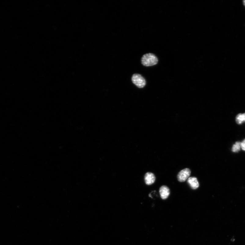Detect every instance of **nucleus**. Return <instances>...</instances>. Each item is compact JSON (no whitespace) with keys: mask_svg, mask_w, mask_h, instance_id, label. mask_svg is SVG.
I'll return each instance as SVG.
<instances>
[{"mask_svg":"<svg viewBox=\"0 0 245 245\" xmlns=\"http://www.w3.org/2000/svg\"><path fill=\"white\" fill-rule=\"evenodd\" d=\"M158 60L154 54L148 53L143 55L141 58V64L146 67H151L158 64Z\"/></svg>","mask_w":245,"mask_h":245,"instance_id":"1","label":"nucleus"},{"mask_svg":"<svg viewBox=\"0 0 245 245\" xmlns=\"http://www.w3.org/2000/svg\"><path fill=\"white\" fill-rule=\"evenodd\" d=\"M131 80L134 85L139 88H143L146 84V80L141 75L139 74H133L131 77Z\"/></svg>","mask_w":245,"mask_h":245,"instance_id":"2","label":"nucleus"},{"mask_svg":"<svg viewBox=\"0 0 245 245\" xmlns=\"http://www.w3.org/2000/svg\"><path fill=\"white\" fill-rule=\"evenodd\" d=\"M191 173V172L189 169L186 168L182 170L178 174V181L181 182L185 181L189 178Z\"/></svg>","mask_w":245,"mask_h":245,"instance_id":"3","label":"nucleus"},{"mask_svg":"<svg viewBox=\"0 0 245 245\" xmlns=\"http://www.w3.org/2000/svg\"><path fill=\"white\" fill-rule=\"evenodd\" d=\"M159 193L161 199H166L170 194L169 188L166 186H161L160 188Z\"/></svg>","mask_w":245,"mask_h":245,"instance_id":"4","label":"nucleus"},{"mask_svg":"<svg viewBox=\"0 0 245 245\" xmlns=\"http://www.w3.org/2000/svg\"><path fill=\"white\" fill-rule=\"evenodd\" d=\"M155 176L153 173L148 172L146 173L144 180L146 185H150L153 184L155 181Z\"/></svg>","mask_w":245,"mask_h":245,"instance_id":"5","label":"nucleus"},{"mask_svg":"<svg viewBox=\"0 0 245 245\" xmlns=\"http://www.w3.org/2000/svg\"><path fill=\"white\" fill-rule=\"evenodd\" d=\"M188 183L193 189H196L199 187V182L196 177H192L188 178Z\"/></svg>","mask_w":245,"mask_h":245,"instance_id":"6","label":"nucleus"},{"mask_svg":"<svg viewBox=\"0 0 245 245\" xmlns=\"http://www.w3.org/2000/svg\"><path fill=\"white\" fill-rule=\"evenodd\" d=\"M236 122L238 124H241L245 122V113H240L236 117Z\"/></svg>","mask_w":245,"mask_h":245,"instance_id":"7","label":"nucleus"},{"mask_svg":"<svg viewBox=\"0 0 245 245\" xmlns=\"http://www.w3.org/2000/svg\"><path fill=\"white\" fill-rule=\"evenodd\" d=\"M241 148V143L237 142L233 146L232 151L234 152H237L240 150Z\"/></svg>","mask_w":245,"mask_h":245,"instance_id":"8","label":"nucleus"},{"mask_svg":"<svg viewBox=\"0 0 245 245\" xmlns=\"http://www.w3.org/2000/svg\"><path fill=\"white\" fill-rule=\"evenodd\" d=\"M241 146L242 149H243V151H245V139L241 143Z\"/></svg>","mask_w":245,"mask_h":245,"instance_id":"9","label":"nucleus"},{"mask_svg":"<svg viewBox=\"0 0 245 245\" xmlns=\"http://www.w3.org/2000/svg\"><path fill=\"white\" fill-rule=\"evenodd\" d=\"M243 4L245 7V0H244V1H243Z\"/></svg>","mask_w":245,"mask_h":245,"instance_id":"10","label":"nucleus"}]
</instances>
